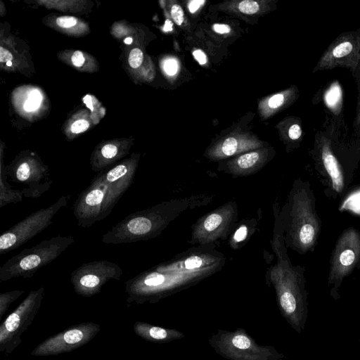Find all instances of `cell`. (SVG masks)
I'll use <instances>...</instances> for the list:
<instances>
[{
	"mask_svg": "<svg viewBox=\"0 0 360 360\" xmlns=\"http://www.w3.org/2000/svg\"><path fill=\"white\" fill-rule=\"evenodd\" d=\"M321 230L316 198L309 182L297 179L291 192L288 226L290 246L300 254L312 251Z\"/></svg>",
	"mask_w": 360,
	"mask_h": 360,
	"instance_id": "6da1fadb",
	"label": "cell"
},
{
	"mask_svg": "<svg viewBox=\"0 0 360 360\" xmlns=\"http://www.w3.org/2000/svg\"><path fill=\"white\" fill-rule=\"evenodd\" d=\"M74 242L73 236H58L22 250L0 267V281L32 278L39 269L54 261Z\"/></svg>",
	"mask_w": 360,
	"mask_h": 360,
	"instance_id": "7a4b0ae2",
	"label": "cell"
},
{
	"mask_svg": "<svg viewBox=\"0 0 360 360\" xmlns=\"http://www.w3.org/2000/svg\"><path fill=\"white\" fill-rule=\"evenodd\" d=\"M336 126L328 123L327 127L315 134L311 151L315 168L332 194L340 195L349 183L347 172L338 149Z\"/></svg>",
	"mask_w": 360,
	"mask_h": 360,
	"instance_id": "3957f363",
	"label": "cell"
},
{
	"mask_svg": "<svg viewBox=\"0 0 360 360\" xmlns=\"http://www.w3.org/2000/svg\"><path fill=\"white\" fill-rule=\"evenodd\" d=\"M163 205L133 212L112 226L101 237L105 244L120 245L146 240L160 233L166 224Z\"/></svg>",
	"mask_w": 360,
	"mask_h": 360,
	"instance_id": "277c9868",
	"label": "cell"
},
{
	"mask_svg": "<svg viewBox=\"0 0 360 360\" xmlns=\"http://www.w3.org/2000/svg\"><path fill=\"white\" fill-rule=\"evenodd\" d=\"M360 265V232L354 227L345 229L336 240L330 259L328 285L337 301L343 280Z\"/></svg>",
	"mask_w": 360,
	"mask_h": 360,
	"instance_id": "5b68a950",
	"label": "cell"
},
{
	"mask_svg": "<svg viewBox=\"0 0 360 360\" xmlns=\"http://www.w3.org/2000/svg\"><path fill=\"white\" fill-rule=\"evenodd\" d=\"M45 288L30 291L0 326V352L11 354L22 342V335L31 326L41 304Z\"/></svg>",
	"mask_w": 360,
	"mask_h": 360,
	"instance_id": "8992f818",
	"label": "cell"
},
{
	"mask_svg": "<svg viewBox=\"0 0 360 360\" xmlns=\"http://www.w3.org/2000/svg\"><path fill=\"white\" fill-rule=\"evenodd\" d=\"M68 196H61L53 204L37 210L4 231L0 236V255L13 251L46 229L60 209L68 204Z\"/></svg>",
	"mask_w": 360,
	"mask_h": 360,
	"instance_id": "52a82bcc",
	"label": "cell"
},
{
	"mask_svg": "<svg viewBox=\"0 0 360 360\" xmlns=\"http://www.w3.org/2000/svg\"><path fill=\"white\" fill-rule=\"evenodd\" d=\"M345 68L357 83L360 75V27L340 34L324 51L312 72Z\"/></svg>",
	"mask_w": 360,
	"mask_h": 360,
	"instance_id": "ba28073f",
	"label": "cell"
},
{
	"mask_svg": "<svg viewBox=\"0 0 360 360\" xmlns=\"http://www.w3.org/2000/svg\"><path fill=\"white\" fill-rule=\"evenodd\" d=\"M8 179L20 186L24 197L37 198L51 188L53 180L49 168L33 153L18 157L6 167Z\"/></svg>",
	"mask_w": 360,
	"mask_h": 360,
	"instance_id": "9c48e42d",
	"label": "cell"
},
{
	"mask_svg": "<svg viewBox=\"0 0 360 360\" xmlns=\"http://www.w3.org/2000/svg\"><path fill=\"white\" fill-rule=\"evenodd\" d=\"M122 269L108 260L83 263L70 274V282L75 292L80 296L89 297L99 293L110 281L120 280Z\"/></svg>",
	"mask_w": 360,
	"mask_h": 360,
	"instance_id": "30bf717a",
	"label": "cell"
},
{
	"mask_svg": "<svg viewBox=\"0 0 360 360\" xmlns=\"http://www.w3.org/2000/svg\"><path fill=\"white\" fill-rule=\"evenodd\" d=\"M100 330V325L93 322L72 326L39 344L31 355L46 356L70 352L86 345Z\"/></svg>",
	"mask_w": 360,
	"mask_h": 360,
	"instance_id": "8fae6325",
	"label": "cell"
},
{
	"mask_svg": "<svg viewBox=\"0 0 360 360\" xmlns=\"http://www.w3.org/2000/svg\"><path fill=\"white\" fill-rule=\"evenodd\" d=\"M139 155H133L107 172H102L106 186L101 220L107 217L133 183Z\"/></svg>",
	"mask_w": 360,
	"mask_h": 360,
	"instance_id": "7c38bea8",
	"label": "cell"
},
{
	"mask_svg": "<svg viewBox=\"0 0 360 360\" xmlns=\"http://www.w3.org/2000/svg\"><path fill=\"white\" fill-rule=\"evenodd\" d=\"M105 191L103 173L100 172L94 176L90 185L79 194L73 204L72 212L79 226L88 228L101 220Z\"/></svg>",
	"mask_w": 360,
	"mask_h": 360,
	"instance_id": "4fadbf2b",
	"label": "cell"
},
{
	"mask_svg": "<svg viewBox=\"0 0 360 360\" xmlns=\"http://www.w3.org/2000/svg\"><path fill=\"white\" fill-rule=\"evenodd\" d=\"M262 143L248 135H233L224 139L209 152L212 159H223L259 148Z\"/></svg>",
	"mask_w": 360,
	"mask_h": 360,
	"instance_id": "5bb4252c",
	"label": "cell"
},
{
	"mask_svg": "<svg viewBox=\"0 0 360 360\" xmlns=\"http://www.w3.org/2000/svg\"><path fill=\"white\" fill-rule=\"evenodd\" d=\"M130 148L125 142H108L98 147L90 159L91 169L102 172L113 163L124 157Z\"/></svg>",
	"mask_w": 360,
	"mask_h": 360,
	"instance_id": "9a60e30c",
	"label": "cell"
},
{
	"mask_svg": "<svg viewBox=\"0 0 360 360\" xmlns=\"http://www.w3.org/2000/svg\"><path fill=\"white\" fill-rule=\"evenodd\" d=\"M225 209L212 212L205 217L198 230L201 238L211 239L216 238L230 223L232 214Z\"/></svg>",
	"mask_w": 360,
	"mask_h": 360,
	"instance_id": "2e32d148",
	"label": "cell"
},
{
	"mask_svg": "<svg viewBox=\"0 0 360 360\" xmlns=\"http://www.w3.org/2000/svg\"><path fill=\"white\" fill-rule=\"evenodd\" d=\"M266 152L258 150L245 153L229 162V171L245 175L259 169L266 161Z\"/></svg>",
	"mask_w": 360,
	"mask_h": 360,
	"instance_id": "e0dca14e",
	"label": "cell"
},
{
	"mask_svg": "<svg viewBox=\"0 0 360 360\" xmlns=\"http://www.w3.org/2000/svg\"><path fill=\"white\" fill-rule=\"evenodd\" d=\"M299 96L295 86L275 94L263 101L259 105L262 115L267 117L292 104Z\"/></svg>",
	"mask_w": 360,
	"mask_h": 360,
	"instance_id": "ac0fdd59",
	"label": "cell"
},
{
	"mask_svg": "<svg viewBox=\"0 0 360 360\" xmlns=\"http://www.w3.org/2000/svg\"><path fill=\"white\" fill-rule=\"evenodd\" d=\"M8 177L6 166L4 165L3 158L1 159L0 170V207H3L9 203H16L22 200L23 194L19 189H14L7 181Z\"/></svg>",
	"mask_w": 360,
	"mask_h": 360,
	"instance_id": "d6986e66",
	"label": "cell"
},
{
	"mask_svg": "<svg viewBox=\"0 0 360 360\" xmlns=\"http://www.w3.org/2000/svg\"><path fill=\"white\" fill-rule=\"evenodd\" d=\"M286 137L290 142L299 143L303 137V129L300 120L296 118L288 122Z\"/></svg>",
	"mask_w": 360,
	"mask_h": 360,
	"instance_id": "ffe728a7",
	"label": "cell"
},
{
	"mask_svg": "<svg viewBox=\"0 0 360 360\" xmlns=\"http://www.w3.org/2000/svg\"><path fill=\"white\" fill-rule=\"evenodd\" d=\"M25 293V290H15L0 293V319L8 310L11 303Z\"/></svg>",
	"mask_w": 360,
	"mask_h": 360,
	"instance_id": "44dd1931",
	"label": "cell"
},
{
	"mask_svg": "<svg viewBox=\"0 0 360 360\" xmlns=\"http://www.w3.org/2000/svg\"><path fill=\"white\" fill-rule=\"evenodd\" d=\"M237 9L243 14L252 15L260 10V4L256 1L244 0L238 4Z\"/></svg>",
	"mask_w": 360,
	"mask_h": 360,
	"instance_id": "7402d4cb",
	"label": "cell"
},
{
	"mask_svg": "<svg viewBox=\"0 0 360 360\" xmlns=\"http://www.w3.org/2000/svg\"><path fill=\"white\" fill-rule=\"evenodd\" d=\"M143 60V53L139 48L131 49L128 58V63L131 68L136 69L141 66Z\"/></svg>",
	"mask_w": 360,
	"mask_h": 360,
	"instance_id": "603a6c76",
	"label": "cell"
},
{
	"mask_svg": "<svg viewBox=\"0 0 360 360\" xmlns=\"http://www.w3.org/2000/svg\"><path fill=\"white\" fill-rule=\"evenodd\" d=\"M90 127V123L85 119L75 120L70 125V129L73 134H79L86 131Z\"/></svg>",
	"mask_w": 360,
	"mask_h": 360,
	"instance_id": "cb8c5ba5",
	"label": "cell"
},
{
	"mask_svg": "<svg viewBox=\"0 0 360 360\" xmlns=\"http://www.w3.org/2000/svg\"><path fill=\"white\" fill-rule=\"evenodd\" d=\"M170 15L174 22L177 25H181L184 21V12L181 6L174 4L171 6Z\"/></svg>",
	"mask_w": 360,
	"mask_h": 360,
	"instance_id": "d4e9b609",
	"label": "cell"
},
{
	"mask_svg": "<svg viewBox=\"0 0 360 360\" xmlns=\"http://www.w3.org/2000/svg\"><path fill=\"white\" fill-rule=\"evenodd\" d=\"M79 20L73 16H60L56 18L57 25L63 29H71L75 27Z\"/></svg>",
	"mask_w": 360,
	"mask_h": 360,
	"instance_id": "484cf974",
	"label": "cell"
},
{
	"mask_svg": "<svg viewBox=\"0 0 360 360\" xmlns=\"http://www.w3.org/2000/svg\"><path fill=\"white\" fill-rule=\"evenodd\" d=\"M41 101V96L37 91H33L29 97V99L25 103V108L28 111H32L38 108Z\"/></svg>",
	"mask_w": 360,
	"mask_h": 360,
	"instance_id": "4316f807",
	"label": "cell"
},
{
	"mask_svg": "<svg viewBox=\"0 0 360 360\" xmlns=\"http://www.w3.org/2000/svg\"><path fill=\"white\" fill-rule=\"evenodd\" d=\"M353 131L355 136H360V90L358 91L356 114L352 123Z\"/></svg>",
	"mask_w": 360,
	"mask_h": 360,
	"instance_id": "83f0119b",
	"label": "cell"
},
{
	"mask_svg": "<svg viewBox=\"0 0 360 360\" xmlns=\"http://www.w3.org/2000/svg\"><path fill=\"white\" fill-rule=\"evenodd\" d=\"M202 264V259L198 256H192L184 262V268L193 270L200 268Z\"/></svg>",
	"mask_w": 360,
	"mask_h": 360,
	"instance_id": "f1b7e54d",
	"label": "cell"
},
{
	"mask_svg": "<svg viewBox=\"0 0 360 360\" xmlns=\"http://www.w3.org/2000/svg\"><path fill=\"white\" fill-rule=\"evenodd\" d=\"M163 68L167 75H174L179 70L178 62L174 58H168L164 62Z\"/></svg>",
	"mask_w": 360,
	"mask_h": 360,
	"instance_id": "f546056e",
	"label": "cell"
},
{
	"mask_svg": "<svg viewBox=\"0 0 360 360\" xmlns=\"http://www.w3.org/2000/svg\"><path fill=\"white\" fill-rule=\"evenodd\" d=\"M232 342L236 347L241 349H248L250 346V340L247 337L241 335L234 337Z\"/></svg>",
	"mask_w": 360,
	"mask_h": 360,
	"instance_id": "4dcf8cb0",
	"label": "cell"
},
{
	"mask_svg": "<svg viewBox=\"0 0 360 360\" xmlns=\"http://www.w3.org/2000/svg\"><path fill=\"white\" fill-rule=\"evenodd\" d=\"M85 61V55L80 51H75L71 56L72 64L76 68H82Z\"/></svg>",
	"mask_w": 360,
	"mask_h": 360,
	"instance_id": "1f68e13d",
	"label": "cell"
},
{
	"mask_svg": "<svg viewBox=\"0 0 360 360\" xmlns=\"http://www.w3.org/2000/svg\"><path fill=\"white\" fill-rule=\"evenodd\" d=\"M248 234V229L245 226H241L239 229H237L234 236L233 240L234 241L239 243L244 240Z\"/></svg>",
	"mask_w": 360,
	"mask_h": 360,
	"instance_id": "d6a6232c",
	"label": "cell"
},
{
	"mask_svg": "<svg viewBox=\"0 0 360 360\" xmlns=\"http://www.w3.org/2000/svg\"><path fill=\"white\" fill-rule=\"evenodd\" d=\"M13 57L11 53L3 46L0 47V62L1 63L11 62Z\"/></svg>",
	"mask_w": 360,
	"mask_h": 360,
	"instance_id": "836d02e7",
	"label": "cell"
},
{
	"mask_svg": "<svg viewBox=\"0 0 360 360\" xmlns=\"http://www.w3.org/2000/svg\"><path fill=\"white\" fill-rule=\"evenodd\" d=\"M193 57L198 62L200 65H205L207 62V58L205 53L200 50V49H195L193 52Z\"/></svg>",
	"mask_w": 360,
	"mask_h": 360,
	"instance_id": "e575fe53",
	"label": "cell"
},
{
	"mask_svg": "<svg viewBox=\"0 0 360 360\" xmlns=\"http://www.w3.org/2000/svg\"><path fill=\"white\" fill-rule=\"evenodd\" d=\"M205 3L203 0H193L189 1L188 4V8L191 13H195Z\"/></svg>",
	"mask_w": 360,
	"mask_h": 360,
	"instance_id": "d590c367",
	"label": "cell"
},
{
	"mask_svg": "<svg viewBox=\"0 0 360 360\" xmlns=\"http://www.w3.org/2000/svg\"><path fill=\"white\" fill-rule=\"evenodd\" d=\"M212 29L215 32L219 34H227L231 32L230 26L226 24H214Z\"/></svg>",
	"mask_w": 360,
	"mask_h": 360,
	"instance_id": "8d00e7d4",
	"label": "cell"
},
{
	"mask_svg": "<svg viewBox=\"0 0 360 360\" xmlns=\"http://www.w3.org/2000/svg\"><path fill=\"white\" fill-rule=\"evenodd\" d=\"M131 41H132L131 38H126V39H124V42L125 44H131Z\"/></svg>",
	"mask_w": 360,
	"mask_h": 360,
	"instance_id": "74e56055",
	"label": "cell"
},
{
	"mask_svg": "<svg viewBox=\"0 0 360 360\" xmlns=\"http://www.w3.org/2000/svg\"><path fill=\"white\" fill-rule=\"evenodd\" d=\"M356 86H357V90L358 91L360 90V75H359V80L356 83Z\"/></svg>",
	"mask_w": 360,
	"mask_h": 360,
	"instance_id": "f35d334b",
	"label": "cell"
},
{
	"mask_svg": "<svg viewBox=\"0 0 360 360\" xmlns=\"http://www.w3.org/2000/svg\"><path fill=\"white\" fill-rule=\"evenodd\" d=\"M359 343H360V340H359Z\"/></svg>",
	"mask_w": 360,
	"mask_h": 360,
	"instance_id": "ab89813d",
	"label": "cell"
}]
</instances>
